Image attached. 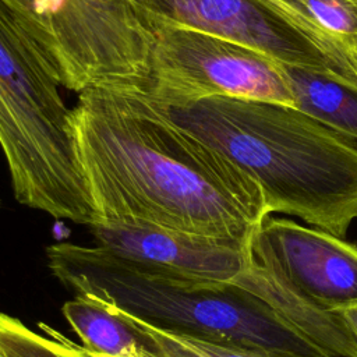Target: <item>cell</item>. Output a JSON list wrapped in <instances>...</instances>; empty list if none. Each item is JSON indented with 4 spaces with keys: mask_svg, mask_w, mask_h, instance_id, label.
Wrapping results in <instances>:
<instances>
[{
    "mask_svg": "<svg viewBox=\"0 0 357 357\" xmlns=\"http://www.w3.org/2000/svg\"><path fill=\"white\" fill-rule=\"evenodd\" d=\"M71 131L95 225L151 226L250 244L269 216L261 187L178 124L146 89L78 93Z\"/></svg>",
    "mask_w": 357,
    "mask_h": 357,
    "instance_id": "6da1fadb",
    "label": "cell"
},
{
    "mask_svg": "<svg viewBox=\"0 0 357 357\" xmlns=\"http://www.w3.org/2000/svg\"><path fill=\"white\" fill-rule=\"evenodd\" d=\"M166 110L261 187L269 215L296 216L340 238L357 219L353 139L273 102L215 96Z\"/></svg>",
    "mask_w": 357,
    "mask_h": 357,
    "instance_id": "7a4b0ae2",
    "label": "cell"
},
{
    "mask_svg": "<svg viewBox=\"0 0 357 357\" xmlns=\"http://www.w3.org/2000/svg\"><path fill=\"white\" fill-rule=\"evenodd\" d=\"M46 257L52 273L77 297L109 303L156 326L225 344L333 357L233 283H180L138 269L98 244L57 243Z\"/></svg>",
    "mask_w": 357,
    "mask_h": 357,
    "instance_id": "3957f363",
    "label": "cell"
},
{
    "mask_svg": "<svg viewBox=\"0 0 357 357\" xmlns=\"http://www.w3.org/2000/svg\"><path fill=\"white\" fill-rule=\"evenodd\" d=\"M73 109L39 52L0 4V149L15 199L95 225L71 131Z\"/></svg>",
    "mask_w": 357,
    "mask_h": 357,
    "instance_id": "277c9868",
    "label": "cell"
},
{
    "mask_svg": "<svg viewBox=\"0 0 357 357\" xmlns=\"http://www.w3.org/2000/svg\"><path fill=\"white\" fill-rule=\"evenodd\" d=\"M60 84L146 89L156 28L134 0H0Z\"/></svg>",
    "mask_w": 357,
    "mask_h": 357,
    "instance_id": "5b68a950",
    "label": "cell"
},
{
    "mask_svg": "<svg viewBox=\"0 0 357 357\" xmlns=\"http://www.w3.org/2000/svg\"><path fill=\"white\" fill-rule=\"evenodd\" d=\"M146 92L166 109L215 96L294 107L279 61L247 46L173 25H156Z\"/></svg>",
    "mask_w": 357,
    "mask_h": 357,
    "instance_id": "8992f818",
    "label": "cell"
},
{
    "mask_svg": "<svg viewBox=\"0 0 357 357\" xmlns=\"http://www.w3.org/2000/svg\"><path fill=\"white\" fill-rule=\"evenodd\" d=\"M251 261L284 290L326 311L357 304V245L284 218L264 219Z\"/></svg>",
    "mask_w": 357,
    "mask_h": 357,
    "instance_id": "52a82bcc",
    "label": "cell"
},
{
    "mask_svg": "<svg viewBox=\"0 0 357 357\" xmlns=\"http://www.w3.org/2000/svg\"><path fill=\"white\" fill-rule=\"evenodd\" d=\"M134 1L149 15L155 28L173 25L194 29L247 46L279 63L342 73L307 36L261 0Z\"/></svg>",
    "mask_w": 357,
    "mask_h": 357,
    "instance_id": "ba28073f",
    "label": "cell"
},
{
    "mask_svg": "<svg viewBox=\"0 0 357 357\" xmlns=\"http://www.w3.org/2000/svg\"><path fill=\"white\" fill-rule=\"evenodd\" d=\"M96 244L149 273L192 286L234 280L250 264V244L151 226H91Z\"/></svg>",
    "mask_w": 357,
    "mask_h": 357,
    "instance_id": "9c48e42d",
    "label": "cell"
},
{
    "mask_svg": "<svg viewBox=\"0 0 357 357\" xmlns=\"http://www.w3.org/2000/svg\"><path fill=\"white\" fill-rule=\"evenodd\" d=\"M230 283L265 301L294 329L331 356L357 357V339L337 311H326L300 300L252 261Z\"/></svg>",
    "mask_w": 357,
    "mask_h": 357,
    "instance_id": "30bf717a",
    "label": "cell"
},
{
    "mask_svg": "<svg viewBox=\"0 0 357 357\" xmlns=\"http://www.w3.org/2000/svg\"><path fill=\"white\" fill-rule=\"evenodd\" d=\"M357 79V6L347 0H261Z\"/></svg>",
    "mask_w": 357,
    "mask_h": 357,
    "instance_id": "8fae6325",
    "label": "cell"
},
{
    "mask_svg": "<svg viewBox=\"0 0 357 357\" xmlns=\"http://www.w3.org/2000/svg\"><path fill=\"white\" fill-rule=\"evenodd\" d=\"M294 109L357 141V79L331 68L280 63Z\"/></svg>",
    "mask_w": 357,
    "mask_h": 357,
    "instance_id": "7c38bea8",
    "label": "cell"
},
{
    "mask_svg": "<svg viewBox=\"0 0 357 357\" xmlns=\"http://www.w3.org/2000/svg\"><path fill=\"white\" fill-rule=\"evenodd\" d=\"M61 312L89 351L114 357L153 353L131 328L96 303L75 296L63 304Z\"/></svg>",
    "mask_w": 357,
    "mask_h": 357,
    "instance_id": "4fadbf2b",
    "label": "cell"
},
{
    "mask_svg": "<svg viewBox=\"0 0 357 357\" xmlns=\"http://www.w3.org/2000/svg\"><path fill=\"white\" fill-rule=\"evenodd\" d=\"M93 303L120 318L142 339L145 346L159 357H303L284 351L206 340L180 331L156 326L109 303Z\"/></svg>",
    "mask_w": 357,
    "mask_h": 357,
    "instance_id": "5bb4252c",
    "label": "cell"
},
{
    "mask_svg": "<svg viewBox=\"0 0 357 357\" xmlns=\"http://www.w3.org/2000/svg\"><path fill=\"white\" fill-rule=\"evenodd\" d=\"M39 328L47 336L0 312V342L11 357H77L67 336L45 324H39Z\"/></svg>",
    "mask_w": 357,
    "mask_h": 357,
    "instance_id": "9a60e30c",
    "label": "cell"
},
{
    "mask_svg": "<svg viewBox=\"0 0 357 357\" xmlns=\"http://www.w3.org/2000/svg\"><path fill=\"white\" fill-rule=\"evenodd\" d=\"M337 312L344 319L346 325L349 326V329L353 332V335L357 339V304L340 308V310H337Z\"/></svg>",
    "mask_w": 357,
    "mask_h": 357,
    "instance_id": "2e32d148",
    "label": "cell"
},
{
    "mask_svg": "<svg viewBox=\"0 0 357 357\" xmlns=\"http://www.w3.org/2000/svg\"><path fill=\"white\" fill-rule=\"evenodd\" d=\"M70 344H71V347H73V350H74V353H75V356H77V357H114V356H106V354H100V353L89 351V350H86L84 346H78V344L73 343V342H71V339H70ZM138 357H159V356H156L155 353H151V354H146V356H138Z\"/></svg>",
    "mask_w": 357,
    "mask_h": 357,
    "instance_id": "e0dca14e",
    "label": "cell"
},
{
    "mask_svg": "<svg viewBox=\"0 0 357 357\" xmlns=\"http://www.w3.org/2000/svg\"><path fill=\"white\" fill-rule=\"evenodd\" d=\"M0 357H11V356L8 354V351L6 350V347L3 346L1 342H0Z\"/></svg>",
    "mask_w": 357,
    "mask_h": 357,
    "instance_id": "ac0fdd59",
    "label": "cell"
},
{
    "mask_svg": "<svg viewBox=\"0 0 357 357\" xmlns=\"http://www.w3.org/2000/svg\"><path fill=\"white\" fill-rule=\"evenodd\" d=\"M349 3H351V4H354V6H357V0H347Z\"/></svg>",
    "mask_w": 357,
    "mask_h": 357,
    "instance_id": "d6986e66",
    "label": "cell"
}]
</instances>
